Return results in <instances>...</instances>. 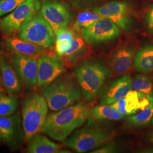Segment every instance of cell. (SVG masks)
<instances>
[{
  "label": "cell",
  "instance_id": "7c38bea8",
  "mask_svg": "<svg viewBox=\"0 0 153 153\" xmlns=\"http://www.w3.org/2000/svg\"><path fill=\"white\" fill-rule=\"evenodd\" d=\"M13 67L18 76L28 87L37 86L38 60L15 52Z\"/></svg>",
  "mask_w": 153,
  "mask_h": 153
},
{
  "label": "cell",
  "instance_id": "277c9868",
  "mask_svg": "<svg viewBox=\"0 0 153 153\" xmlns=\"http://www.w3.org/2000/svg\"><path fill=\"white\" fill-rule=\"evenodd\" d=\"M81 94L74 78L69 75H64L45 88L42 95L49 109L58 111L76 104L81 98Z\"/></svg>",
  "mask_w": 153,
  "mask_h": 153
},
{
  "label": "cell",
  "instance_id": "836d02e7",
  "mask_svg": "<svg viewBox=\"0 0 153 153\" xmlns=\"http://www.w3.org/2000/svg\"><path fill=\"white\" fill-rule=\"evenodd\" d=\"M152 124L153 125V119H152Z\"/></svg>",
  "mask_w": 153,
  "mask_h": 153
},
{
  "label": "cell",
  "instance_id": "8992f818",
  "mask_svg": "<svg viewBox=\"0 0 153 153\" xmlns=\"http://www.w3.org/2000/svg\"><path fill=\"white\" fill-rule=\"evenodd\" d=\"M55 32L41 14H36L26 22L20 32V38L44 48L52 47L55 40Z\"/></svg>",
  "mask_w": 153,
  "mask_h": 153
},
{
  "label": "cell",
  "instance_id": "ba28073f",
  "mask_svg": "<svg viewBox=\"0 0 153 153\" xmlns=\"http://www.w3.org/2000/svg\"><path fill=\"white\" fill-rule=\"evenodd\" d=\"M40 14L49 23L56 35L66 30L71 20L68 7L57 0H44Z\"/></svg>",
  "mask_w": 153,
  "mask_h": 153
},
{
  "label": "cell",
  "instance_id": "2e32d148",
  "mask_svg": "<svg viewBox=\"0 0 153 153\" xmlns=\"http://www.w3.org/2000/svg\"><path fill=\"white\" fill-rule=\"evenodd\" d=\"M6 45L13 50L15 52L21 53L30 57L38 59L39 57L44 53V48L16 38H9L5 40Z\"/></svg>",
  "mask_w": 153,
  "mask_h": 153
},
{
  "label": "cell",
  "instance_id": "d6a6232c",
  "mask_svg": "<svg viewBox=\"0 0 153 153\" xmlns=\"http://www.w3.org/2000/svg\"><path fill=\"white\" fill-rule=\"evenodd\" d=\"M2 97V93L0 91V99Z\"/></svg>",
  "mask_w": 153,
  "mask_h": 153
},
{
  "label": "cell",
  "instance_id": "d4e9b609",
  "mask_svg": "<svg viewBox=\"0 0 153 153\" xmlns=\"http://www.w3.org/2000/svg\"><path fill=\"white\" fill-rule=\"evenodd\" d=\"M102 18L103 16L94 11L82 12L76 17L74 28L76 30H81L82 28L88 27Z\"/></svg>",
  "mask_w": 153,
  "mask_h": 153
},
{
  "label": "cell",
  "instance_id": "603a6c76",
  "mask_svg": "<svg viewBox=\"0 0 153 153\" xmlns=\"http://www.w3.org/2000/svg\"><path fill=\"white\" fill-rule=\"evenodd\" d=\"M153 117V100L146 108L142 110L140 113L129 117L127 120V123L131 126L140 127L148 125Z\"/></svg>",
  "mask_w": 153,
  "mask_h": 153
},
{
  "label": "cell",
  "instance_id": "8fae6325",
  "mask_svg": "<svg viewBox=\"0 0 153 153\" xmlns=\"http://www.w3.org/2000/svg\"><path fill=\"white\" fill-rule=\"evenodd\" d=\"M93 11L101 16L109 18L120 28L129 30L131 25L130 7L128 4L123 1H112L95 8Z\"/></svg>",
  "mask_w": 153,
  "mask_h": 153
},
{
  "label": "cell",
  "instance_id": "4316f807",
  "mask_svg": "<svg viewBox=\"0 0 153 153\" xmlns=\"http://www.w3.org/2000/svg\"><path fill=\"white\" fill-rule=\"evenodd\" d=\"M26 0H0V16L14 10Z\"/></svg>",
  "mask_w": 153,
  "mask_h": 153
},
{
  "label": "cell",
  "instance_id": "f1b7e54d",
  "mask_svg": "<svg viewBox=\"0 0 153 153\" xmlns=\"http://www.w3.org/2000/svg\"><path fill=\"white\" fill-rule=\"evenodd\" d=\"M118 151L117 146L114 143H105L100 147L94 150L92 153H116Z\"/></svg>",
  "mask_w": 153,
  "mask_h": 153
},
{
  "label": "cell",
  "instance_id": "5bb4252c",
  "mask_svg": "<svg viewBox=\"0 0 153 153\" xmlns=\"http://www.w3.org/2000/svg\"><path fill=\"white\" fill-rule=\"evenodd\" d=\"M134 57L135 49L133 46L126 45L119 48L109 59L108 67L112 74L115 76H123L129 73Z\"/></svg>",
  "mask_w": 153,
  "mask_h": 153
},
{
  "label": "cell",
  "instance_id": "cb8c5ba5",
  "mask_svg": "<svg viewBox=\"0 0 153 153\" xmlns=\"http://www.w3.org/2000/svg\"><path fill=\"white\" fill-rule=\"evenodd\" d=\"M132 88L139 92L147 95H151L153 93V82L151 79L144 75H137L131 80Z\"/></svg>",
  "mask_w": 153,
  "mask_h": 153
},
{
  "label": "cell",
  "instance_id": "d6986e66",
  "mask_svg": "<svg viewBox=\"0 0 153 153\" xmlns=\"http://www.w3.org/2000/svg\"><path fill=\"white\" fill-rule=\"evenodd\" d=\"M126 116L122 115L117 110L111 105L102 104L94 107L90 109L88 120H92L119 121L123 120Z\"/></svg>",
  "mask_w": 153,
  "mask_h": 153
},
{
  "label": "cell",
  "instance_id": "7a4b0ae2",
  "mask_svg": "<svg viewBox=\"0 0 153 153\" xmlns=\"http://www.w3.org/2000/svg\"><path fill=\"white\" fill-rule=\"evenodd\" d=\"M74 73L83 97L89 102L98 97L106 80L112 74L108 66L94 59L81 62L75 68Z\"/></svg>",
  "mask_w": 153,
  "mask_h": 153
},
{
  "label": "cell",
  "instance_id": "3957f363",
  "mask_svg": "<svg viewBox=\"0 0 153 153\" xmlns=\"http://www.w3.org/2000/svg\"><path fill=\"white\" fill-rule=\"evenodd\" d=\"M115 132L109 126L98 121L88 120L86 126L77 130L62 143L77 153H86L111 141Z\"/></svg>",
  "mask_w": 153,
  "mask_h": 153
},
{
  "label": "cell",
  "instance_id": "52a82bcc",
  "mask_svg": "<svg viewBox=\"0 0 153 153\" xmlns=\"http://www.w3.org/2000/svg\"><path fill=\"white\" fill-rule=\"evenodd\" d=\"M40 0H26L13 11L0 19V30L7 34L19 33L23 26L37 14L40 8Z\"/></svg>",
  "mask_w": 153,
  "mask_h": 153
},
{
  "label": "cell",
  "instance_id": "44dd1931",
  "mask_svg": "<svg viewBox=\"0 0 153 153\" xmlns=\"http://www.w3.org/2000/svg\"><path fill=\"white\" fill-rule=\"evenodd\" d=\"M85 43L83 39L76 37L72 41L71 48L65 55L63 61L65 65L71 67L76 65L80 59H82L85 55Z\"/></svg>",
  "mask_w": 153,
  "mask_h": 153
},
{
  "label": "cell",
  "instance_id": "1f68e13d",
  "mask_svg": "<svg viewBox=\"0 0 153 153\" xmlns=\"http://www.w3.org/2000/svg\"><path fill=\"white\" fill-rule=\"evenodd\" d=\"M150 140H151V141L153 142V133L150 135Z\"/></svg>",
  "mask_w": 153,
  "mask_h": 153
},
{
  "label": "cell",
  "instance_id": "9c48e42d",
  "mask_svg": "<svg viewBox=\"0 0 153 153\" xmlns=\"http://www.w3.org/2000/svg\"><path fill=\"white\" fill-rule=\"evenodd\" d=\"M83 39L90 44L105 42L116 38L119 27L109 18L103 17L88 27L81 29Z\"/></svg>",
  "mask_w": 153,
  "mask_h": 153
},
{
  "label": "cell",
  "instance_id": "4fadbf2b",
  "mask_svg": "<svg viewBox=\"0 0 153 153\" xmlns=\"http://www.w3.org/2000/svg\"><path fill=\"white\" fill-rule=\"evenodd\" d=\"M153 100V95H147L137 90H131L112 105L122 115H130L146 108Z\"/></svg>",
  "mask_w": 153,
  "mask_h": 153
},
{
  "label": "cell",
  "instance_id": "484cf974",
  "mask_svg": "<svg viewBox=\"0 0 153 153\" xmlns=\"http://www.w3.org/2000/svg\"><path fill=\"white\" fill-rule=\"evenodd\" d=\"M18 107V100L14 97L4 96L0 99V116L13 114Z\"/></svg>",
  "mask_w": 153,
  "mask_h": 153
},
{
  "label": "cell",
  "instance_id": "f546056e",
  "mask_svg": "<svg viewBox=\"0 0 153 153\" xmlns=\"http://www.w3.org/2000/svg\"><path fill=\"white\" fill-rule=\"evenodd\" d=\"M145 22L148 31L153 33V5L151 6L146 15Z\"/></svg>",
  "mask_w": 153,
  "mask_h": 153
},
{
  "label": "cell",
  "instance_id": "7402d4cb",
  "mask_svg": "<svg viewBox=\"0 0 153 153\" xmlns=\"http://www.w3.org/2000/svg\"><path fill=\"white\" fill-rule=\"evenodd\" d=\"M16 116H0V136L6 142L13 143L16 134Z\"/></svg>",
  "mask_w": 153,
  "mask_h": 153
},
{
  "label": "cell",
  "instance_id": "9a60e30c",
  "mask_svg": "<svg viewBox=\"0 0 153 153\" xmlns=\"http://www.w3.org/2000/svg\"><path fill=\"white\" fill-rule=\"evenodd\" d=\"M131 79L128 76H123L109 83L99 94L101 104H111L124 97L132 90Z\"/></svg>",
  "mask_w": 153,
  "mask_h": 153
},
{
  "label": "cell",
  "instance_id": "ac0fdd59",
  "mask_svg": "<svg viewBox=\"0 0 153 153\" xmlns=\"http://www.w3.org/2000/svg\"><path fill=\"white\" fill-rule=\"evenodd\" d=\"M62 146L51 141L47 137L36 135L30 140L27 149L30 153H60Z\"/></svg>",
  "mask_w": 153,
  "mask_h": 153
},
{
  "label": "cell",
  "instance_id": "4dcf8cb0",
  "mask_svg": "<svg viewBox=\"0 0 153 153\" xmlns=\"http://www.w3.org/2000/svg\"><path fill=\"white\" fill-rule=\"evenodd\" d=\"M141 152H142V153H153V148L145 149L144 150H142Z\"/></svg>",
  "mask_w": 153,
  "mask_h": 153
},
{
  "label": "cell",
  "instance_id": "ffe728a7",
  "mask_svg": "<svg viewBox=\"0 0 153 153\" xmlns=\"http://www.w3.org/2000/svg\"><path fill=\"white\" fill-rule=\"evenodd\" d=\"M134 66L141 73H147L153 70V45H148L139 49L135 55Z\"/></svg>",
  "mask_w": 153,
  "mask_h": 153
},
{
  "label": "cell",
  "instance_id": "30bf717a",
  "mask_svg": "<svg viewBox=\"0 0 153 153\" xmlns=\"http://www.w3.org/2000/svg\"><path fill=\"white\" fill-rule=\"evenodd\" d=\"M63 61L55 55L45 53L38 59L37 87L40 89L47 88L65 71Z\"/></svg>",
  "mask_w": 153,
  "mask_h": 153
},
{
  "label": "cell",
  "instance_id": "5b68a950",
  "mask_svg": "<svg viewBox=\"0 0 153 153\" xmlns=\"http://www.w3.org/2000/svg\"><path fill=\"white\" fill-rule=\"evenodd\" d=\"M48 106L44 97L34 93L25 99L22 109L25 138L30 141L43 131L47 117Z\"/></svg>",
  "mask_w": 153,
  "mask_h": 153
},
{
  "label": "cell",
  "instance_id": "e575fe53",
  "mask_svg": "<svg viewBox=\"0 0 153 153\" xmlns=\"http://www.w3.org/2000/svg\"><path fill=\"white\" fill-rule=\"evenodd\" d=\"M0 138H1V136H0Z\"/></svg>",
  "mask_w": 153,
  "mask_h": 153
},
{
  "label": "cell",
  "instance_id": "6da1fadb",
  "mask_svg": "<svg viewBox=\"0 0 153 153\" xmlns=\"http://www.w3.org/2000/svg\"><path fill=\"white\" fill-rule=\"evenodd\" d=\"M90 106L85 103H76L47 117L42 132L57 141H63L80 127L88 118Z\"/></svg>",
  "mask_w": 153,
  "mask_h": 153
},
{
  "label": "cell",
  "instance_id": "e0dca14e",
  "mask_svg": "<svg viewBox=\"0 0 153 153\" xmlns=\"http://www.w3.org/2000/svg\"><path fill=\"white\" fill-rule=\"evenodd\" d=\"M0 69L4 87L10 95L17 94L21 91V84L11 64L5 57L0 58Z\"/></svg>",
  "mask_w": 153,
  "mask_h": 153
},
{
  "label": "cell",
  "instance_id": "83f0119b",
  "mask_svg": "<svg viewBox=\"0 0 153 153\" xmlns=\"http://www.w3.org/2000/svg\"><path fill=\"white\" fill-rule=\"evenodd\" d=\"M72 40L68 39H56V51L59 56H63L71 49Z\"/></svg>",
  "mask_w": 153,
  "mask_h": 153
}]
</instances>
